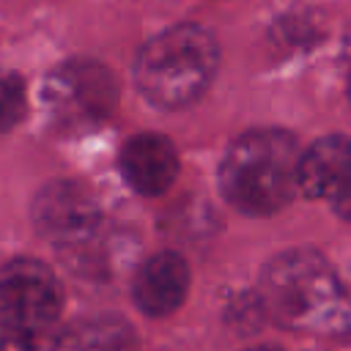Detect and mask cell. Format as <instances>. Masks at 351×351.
Wrapping results in <instances>:
<instances>
[{
	"label": "cell",
	"instance_id": "obj_13",
	"mask_svg": "<svg viewBox=\"0 0 351 351\" xmlns=\"http://www.w3.org/2000/svg\"><path fill=\"white\" fill-rule=\"evenodd\" d=\"M332 206H335V211H337L343 219L351 222V176H348V181L340 186V192L332 197Z\"/></svg>",
	"mask_w": 351,
	"mask_h": 351
},
{
	"label": "cell",
	"instance_id": "obj_3",
	"mask_svg": "<svg viewBox=\"0 0 351 351\" xmlns=\"http://www.w3.org/2000/svg\"><path fill=\"white\" fill-rule=\"evenodd\" d=\"M217 63L219 47L208 27L176 25L140 47L134 58V82L151 104L181 110L206 93Z\"/></svg>",
	"mask_w": 351,
	"mask_h": 351
},
{
	"label": "cell",
	"instance_id": "obj_5",
	"mask_svg": "<svg viewBox=\"0 0 351 351\" xmlns=\"http://www.w3.org/2000/svg\"><path fill=\"white\" fill-rule=\"evenodd\" d=\"M44 96L58 123L82 129L101 123L112 112L118 82L112 71L96 60H69L49 74Z\"/></svg>",
	"mask_w": 351,
	"mask_h": 351
},
{
	"label": "cell",
	"instance_id": "obj_15",
	"mask_svg": "<svg viewBox=\"0 0 351 351\" xmlns=\"http://www.w3.org/2000/svg\"><path fill=\"white\" fill-rule=\"evenodd\" d=\"M250 351H277V348H250Z\"/></svg>",
	"mask_w": 351,
	"mask_h": 351
},
{
	"label": "cell",
	"instance_id": "obj_7",
	"mask_svg": "<svg viewBox=\"0 0 351 351\" xmlns=\"http://www.w3.org/2000/svg\"><path fill=\"white\" fill-rule=\"evenodd\" d=\"M118 170L137 195H162L178 176L176 145L156 132L134 134L123 143L118 154Z\"/></svg>",
	"mask_w": 351,
	"mask_h": 351
},
{
	"label": "cell",
	"instance_id": "obj_9",
	"mask_svg": "<svg viewBox=\"0 0 351 351\" xmlns=\"http://www.w3.org/2000/svg\"><path fill=\"white\" fill-rule=\"evenodd\" d=\"M351 176V140L343 134H329L315 140L299 154L296 184L307 197L332 200Z\"/></svg>",
	"mask_w": 351,
	"mask_h": 351
},
{
	"label": "cell",
	"instance_id": "obj_16",
	"mask_svg": "<svg viewBox=\"0 0 351 351\" xmlns=\"http://www.w3.org/2000/svg\"><path fill=\"white\" fill-rule=\"evenodd\" d=\"M348 99H351V77H348Z\"/></svg>",
	"mask_w": 351,
	"mask_h": 351
},
{
	"label": "cell",
	"instance_id": "obj_4",
	"mask_svg": "<svg viewBox=\"0 0 351 351\" xmlns=\"http://www.w3.org/2000/svg\"><path fill=\"white\" fill-rule=\"evenodd\" d=\"M63 288L52 269L33 258L0 266V329L25 337H55Z\"/></svg>",
	"mask_w": 351,
	"mask_h": 351
},
{
	"label": "cell",
	"instance_id": "obj_1",
	"mask_svg": "<svg viewBox=\"0 0 351 351\" xmlns=\"http://www.w3.org/2000/svg\"><path fill=\"white\" fill-rule=\"evenodd\" d=\"M261 302L266 313L288 329H351L346 282L329 261L313 250L280 252L261 277Z\"/></svg>",
	"mask_w": 351,
	"mask_h": 351
},
{
	"label": "cell",
	"instance_id": "obj_8",
	"mask_svg": "<svg viewBox=\"0 0 351 351\" xmlns=\"http://www.w3.org/2000/svg\"><path fill=\"white\" fill-rule=\"evenodd\" d=\"M189 291V266L178 252H154L134 274L132 296L134 304L151 315L162 318L178 310Z\"/></svg>",
	"mask_w": 351,
	"mask_h": 351
},
{
	"label": "cell",
	"instance_id": "obj_10",
	"mask_svg": "<svg viewBox=\"0 0 351 351\" xmlns=\"http://www.w3.org/2000/svg\"><path fill=\"white\" fill-rule=\"evenodd\" d=\"M55 351H137V335L118 315H93L63 332Z\"/></svg>",
	"mask_w": 351,
	"mask_h": 351
},
{
	"label": "cell",
	"instance_id": "obj_6",
	"mask_svg": "<svg viewBox=\"0 0 351 351\" xmlns=\"http://www.w3.org/2000/svg\"><path fill=\"white\" fill-rule=\"evenodd\" d=\"M36 230L58 247H80L90 241L101 225L99 200L77 181H52L41 186L30 206Z\"/></svg>",
	"mask_w": 351,
	"mask_h": 351
},
{
	"label": "cell",
	"instance_id": "obj_12",
	"mask_svg": "<svg viewBox=\"0 0 351 351\" xmlns=\"http://www.w3.org/2000/svg\"><path fill=\"white\" fill-rule=\"evenodd\" d=\"M58 335L55 337H25V335H11L0 329V351H55Z\"/></svg>",
	"mask_w": 351,
	"mask_h": 351
},
{
	"label": "cell",
	"instance_id": "obj_2",
	"mask_svg": "<svg viewBox=\"0 0 351 351\" xmlns=\"http://www.w3.org/2000/svg\"><path fill=\"white\" fill-rule=\"evenodd\" d=\"M299 145L282 129H255L230 143L219 165L225 200L250 217H269L296 195Z\"/></svg>",
	"mask_w": 351,
	"mask_h": 351
},
{
	"label": "cell",
	"instance_id": "obj_14",
	"mask_svg": "<svg viewBox=\"0 0 351 351\" xmlns=\"http://www.w3.org/2000/svg\"><path fill=\"white\" fill-rule=\"evenodd\" d=\"M346 299H348V310H351V280L346 282Z\"/></svg>",
	"mask_w": 351,
	"mask_h": 351
},
{
	"label": "cell",
	"instance_id": "obj_11",
	"mask_svg": "<svg viewBox=\"0 0 351 351\" xmlns=\"http://www.w3.org/2000/svg\"><path fill=\"white\" fill-rule=\"evenodd\" d=\"M27 110L25 82L16 71L0 69V132L14 129Z\"/></svg>",
	"mask_w": 351,
	"mask_h": 351
}]
</instances>
